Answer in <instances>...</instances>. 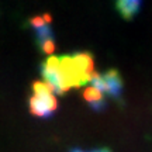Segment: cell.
I'll list each match as a JSON object with an SVG mask.
<instances>
[{
    "label": "cell",
    "instance_id": "cell-8",
    "mask_svg": "<svg viewBox=\"0 0 152 152\" xmlns=\"http://www.w3.org/2000/svg\"><path fill=\"white\" fill-rule=\"evenodd\" d=\"M90 152H111L109 148H99V149H93Z\"/></svg>",
    "mask_w": 152,
    "mask_h": 152
},
{
    "label": "cell",
    "instance_id": "cell-4",
    "mask_svg": "<svg viewBox=\"0 0 152 152\" xmlns=\"http://www.w3.org/2000/svg\"><path fill=\"white\" fill-rule=\"evenodd\" d=\"M142 7V3L141 1H137V0H118L117 3H115V9L118 11L121 17L127 20V21H130L132 20L134 17L140 13Z\"/></svg>",
    "mask_w": 152,
    "mask_h": 152
},
{
    "label": "cell",
    "instance_id": "cell-2",
    "mask_svg": "<svg viewBox=\"0 0 152 152\" xmlns=\"http://www.w3.org/2000/svg\"><path fill=\"white\" fill-rule=\"evenodd\" d=\"M102 75H103L106 85H107V94L111 99H115V100L121 97V93H123V89H124V83H123L120 72L117 69H109L107 72H104Z\"/></svg>",
    "mask_w": 152,
    "mask_h": 152
},
{
    "label": "cell",
    "instance_id": "cell-9",
    "mask_svg": "<svg viewBox=\"0 0 152 152\" xmlns=\"http://www.w3.org/2000/svg\"><path fill=\"white\" fill-rule=\"evenodd\" d=\"M69 152H83L82 149H79V148H73V149H71Z\"/></svg>",
    "mask_w": 152,
    "mask_h": 152
},
{
    "label": "cell",
    "instance_id": "cell-7",
    "mask_svg": "<svg viewBox=\"0 0 152 152\" xmlns=\"http://www.w3.org/2000/svg\"><path fill=\"white\" fill-rule=\"evenodd\" d=\"M47 23L44 21V18L42 17H39V16H37V17H33L31 20H30V26L34 28V30H38V28H41V27H44Z\"/></svg>",
    "mask_w": 152,
    "mask_h": 152
},
{
    "label": "cell",
    "instance_id": "cell-3",
    "mask_svg": "<svg viewBox=\"0 0 152 152\" xmlns=\"http://www.w3.org/2000/svg\"><path fill=\"white\" fill-rule=\"evenodd\" d=\"M77 69L90 83V77L94 73V59L90 52H76L72 55Z\"/></svg>",
    "mask_w": 152,
    "mask_h": 152
},
{
    "label": "cell",
    "instance_id": "cell-1",
    "mask_svg": "<svg viewBox=\"0 0 152 152\" xmlns=\"http://www.w3.org/2000/svg\"><path fill=\"white\" fill-rule=\"evenodd\" d=\"M82 94H83L85 102L89 104V107H90L93 111L99 113V111L106 110V107H107V97H106L104 93L97 90L96 87H93V86L85 87Z\"/></svg>",
    "mask_w": 152,
    "mask_h": 152
},
{
    "label": "cell",
    "instance_id": "cell-6",
    "mask_svg": "<svg viewBox=\"0 0 152 152\" xmlns=\"http://www.w3.org/2000/svg\"><path fill=\"white\" fill-rule=\"evenodd\" d=\"M33 90L35 96H44V94H54V87L45 83L44 80H35L33 83Z\"/></svg>",
    "mask_w": 152,
    "mask_h": 152
},
{
    "label": "cell",
    "instance_id": "cell-5",
    "mask_svg": "<svg viewBox=\"0 0 152 152\" xmlns=\"http://www.w3.org/2000/svg\"><path fill=\"white\" fill-rule=\"evenodd\" d=\"M30 111L31 114H34L35 117H39V118H49L52 114L49 113V110L45 107V104L42 103V100L37 96H31L30 97Z\"/></svg>",
    "mask_w": 152,
    "mask_h": 152
}]
</instances>
